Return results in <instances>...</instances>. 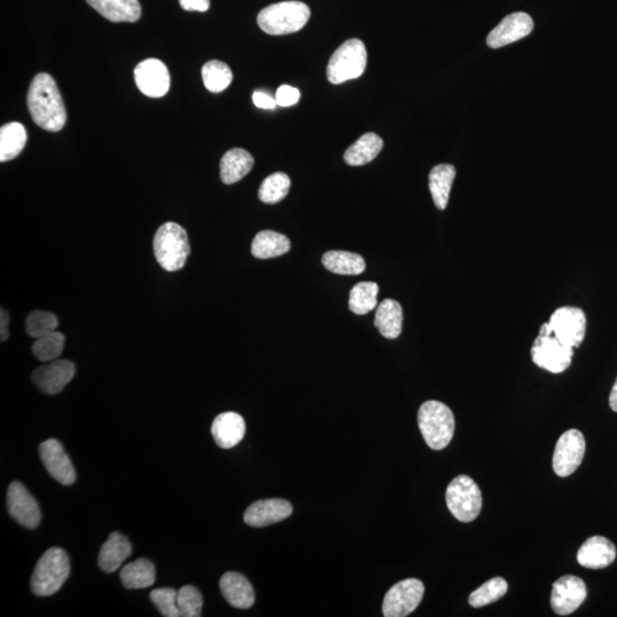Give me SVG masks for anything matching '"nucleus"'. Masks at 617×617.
<instances>
[{
	"label": "nucleus",
	"instance_id": "15",
	"mask_svg": "<svg viewBox=\"0 0 617 617\" xmlns=\"http://www.w3.org/2000/svg\"><path fill=\"white\" fill-rule=\"evenodd\" d=\"M76 373L75 365L66 359H56L34 371L31 375L35 386L46 395L62 392L64 387L71 382Z\"/></svg>",
	"mask_w": 617,
	"mask_h": 617
},
{
	"label": "nucleus",
	"instance_id": "22",
	"mask_svg": "<svg viewBox=\"0 0 617 617\" xmlns=\"http://www.w3.org/2000/svg\"><path fill=\"white\" fill-rule=\"evenodd\" d=\"M103 18L111 22H136L141 18L139 0H86Z\"/></svg>",
	"mask_w": 617,
	"mask_h": 617
},
{
	"label": "nucleus",
	"instance_id": "14",
	"mask_svg": "<svg viewBox=\"0 0 617 617\" xmlns=\"http://www.w3.org/2000/svg\"><path fill=\"white\" fill-rule=\"evenodd\" d=\"M7 509L12 518L28 530L39 526L42 514L37 501L21 483L13 482L8 487Z\"/></svg>",
	"mask_w": 617,
	"mask_h": 617
},
{
	"label": "nucleus",
	"instance_id": "41",
	"mask_svg": "<svg viewBox=\"0 0 617 617\" xmlns=\"http://www.w3.org/2000/svg\"><path fill=\"white\" fill-rule=\"evenodd\" d=\"M253 102L256 107L261 108V109H275L277 107V102L276 99L272 98L270 94L266 93L263 91H256L253 94Z\"/></svg>",
	"mask_w": 617,
	"mask_h": 617
},
{
	"label": "nucleus",
	"instance_id": "43",
	"mask_svg": "<svg viewBox=\"0 0 617 617\" xmlns=\"http://www.w3.org/2000/svg\"><path fill=\"white\" fill-rule=\"evenodd\" d=\"M8 324H10V316H8V312L6 310L2 308V312H0V336H2L0 339H2V342L6 341L8 336H10V332H8Z\"/></svg>",
	"mask_w": 617,
	"mask_h": 617
},
{
	"label": "nucleus",
	"instance_id": "42",
	"mask_svg": "<svg viewBox=\"0 0 617 617\" xmlns=\"http://www.w3.org/2000/svg\"><path fill=\"white\" fill-rule=\"evenodd\" d=\"M180 5L188 12H206L210 10V0H179Z\"/></svg>",
	"mask_w": 617,
	"mask_h": 617
},
{
	"label": "nucleus",
	"instance_id": "33",
	"mask_svg": "<svg viewBox=\"0 0 617 617\" xmlns=\"http://www.w3.org/2000/svg\"><path fill=\"white\" fill-rule=\"evenodd\" d=\"M204 85L212 93H220L229 87L234 75L227 63L212 60L202 69Z\"/></svg>",
	"mask_w": 617,
	"mask_h": 617
},
{
	"label": "nucleus",
	"instance_id": "24",
	"mask_svg": "<svg viewBox=\"0 0 617 617\" xmlns=\"http://www.w3.org/2000/svg\"><path fill=\"white\" fill-rule=\"evenodd\" d=\"M403 320V308L395 300H383L376 308L375 327L386 339L394 340L402 334Z\"/></svg>",
	"mask_w": 617,
	"mask_h": 617
},
{
	"label": "nucleus",
	"instance_id": "34",
	"mask_svg": "<svg viewBox=\"0 0 617 617\" xmlns=\"http://www.w3.org/2000/svg\"><path fill=\"white\" fill-rule=\"evenodd\" d=\"M291 189V179L283 172L268 176L260 187L259 198L264 204H277L286 197Z\"/></svg>",
	"mask_w": 617,
	"mask_h": 617
},
{
	"label": "nucleus",
	"instance_id": "29",
	"mask_svg": "<svg viewBox=\"0 0 617 617\" xmlns=\"http://www.w3.org/2000/svg\"><path fill=\"white\" fill-rule=\"evenodd\" d=\"M323 264L336 275L357 276L366 269L362 255L344 251H330L323 256Z\"/></svg>",
	"mask_w": 617,
	"mask_h": 617
},
{
	"label": "nucleus",
	"instance_id": "28",
	"mask_svg": "<svg viewBox=\"0 0 617 617\" xmlns=\"http://www.w3.org/2000/svg\"><path fill=\"white\" fill-rule=\"evenodd\" d=\"M383 149V140L375 133L360 136L349 149L344 152V162L350 166H362L378 157Z\"/></svg>",
	"mask_w": 617,
	"mask_h": 617
},
{
	"label": "nucleus",
	"instance_id": "18",
	"mask_svg": "<svg viewBox=\"0 0 617 617\" xmlns=\"http://www.w3.org/2000/svg\"><path fill=\"white\" fill-rule=\"evenodd\" d=\"M293 512V507L286 500H260L247 508L244 520L252 527H266L285 520Z\"/></svg>",
	"mask_w": 617,
	"mask_h": 617
},
{
	"label": "nucleus",
	"instance_id": "37",
	"mask_svg": "<svg viewBox=\"0 0 617 617\" xmlns=\"http://www.w3.org/2000/svg\"><path fill=\"white\" fill-rule=\"evenodd\" d=\"M58 317L48 311H32L26 319V331L32 339H39L56 331Z\"/></svg>",
	"mask_w": 617,
	"mask_h": 617
},
{
	"label": "nucleus",
	"instance_id": "38",
	"mask_svg": "<svg viewBox=\"0 0 617 617\" xmlns=\"http://www.w3.org/2000/svg\"><path fill=\"white\" fill-rule=\"evenodd\" d=\"M178 608L183 617H199L203 610V596L197 588L184 586L178 592Z\"/></svg>",
	"mask_w": 617,
	"mask_h": 617
},
{
	"label": "nucleus",
	"instance_id": "3",
	"mask_svg": "<svg viewBox=\"0 0 617 617\" xmlns=\"http://www.w3.org/2000/svg\"><path fill=\"white\" fill-rule=\"evenodd\" d=\"M154 253L159 266L168 272L181 270L190 254L187 231L174 222L158 228L154 238Z\"/></svg>",
	"mask_w": 617,
	"mask_h": 617
},
{
	"label": "nucleus",
	"instance_id": "25",
	"mask_svg": "<svg viewBox=\"0 0 617 617\" xmlns=\"http://www.w3.org/2000/svg\"><path fill=\"white\" fill-rule=\"evenodd\" d=\"M254 166L250 152L235 148L227 152L220 164V174L224 184H234L245 178Z\"/></svg>",
	"mask_w": 617,
	"mask_h": 617
},
{
	"label": "nucleus",
	"instance_id": "2",
	"mask_svg": "<svg viewBox=\"0 0 617 617\" xmlns=\"http://www.w3.org/2000/svg\"><path fill=\"white\" fill-rule=\"evenodd\" d=\"M418 422L424 442L434 451H442L452 442L455 418L450 407L438 400H429L420 407Z\"/></svg>",
	"mask_w": 617,
	"mask_h": 617
},
{
	"label": "nucleus",
	"instance_id": "5",
	"mask_svg": "<svg viewBox=\"0 0 617 617\" xmlns=\"http://www.w3.org/2000/svg\"><path fill=\"white\" fill-rule=\"evenodd\" d=\"M310 19V8L302 2L272 4L258 15L261 30L271 36L294 34L302 29Z\"/></svg>",
	"mask_w": 617,
	"mask_h": 617
},
{
	"label": "nucleus",
	"instance_id": "30",
	"mask_svg": "<svg viewBox=\"0 0 617 617\" xmlns=\"http://www.w3.org/2000/svg\"><path fill=\"white\" fill-rule=\"evenodd\" d=\"M27 131L20 123H8L0 128V162L18 157L26 147Z\"/></svg>",
	"mask_w": 617,
	"mask_h": 617
},
{
	"label": "nucleus",
	"instance_id": "17",
	"mask_svg": "<svg viewBox=\"0 0 617 617\" xmlns=\"http://www.w3.org/2000/svg\"><path fill=\"white\" fill-rule=\"evenodd\" d=\"M533 29H534V22L531 16L524 12H517L506 16L499 26L490 32L487 45L494 50L507 46L509 44L527 37Z\"/></svg>",
	"mask_w": 617,
	"mask_h": 617
},
{
	"label": "nucleus",
	"instance_id": "10",
	"mask_svg": "<svg viewBox=\"0 0 617 617\" xmlns=\"http://www.w3.org/2000/svg\"><path fill=\"white\" fill-rule=\"evenodd\" d=\"M586 439L582 432L571 429L557 442L552 467L557 476L568 477L578 470L586 454Z\"/></svg>",
	"mask_w": 617,
	"mask_h": 617
},
{
	"label": "nucleus",
	"instance_id": "12",
	"mask_svg": "<svg viewBox=\"0 0 617 617\" xmlns=\"http://www.w3.org/2000/svg\"><path fill=\"white\" fill-rule=\"evenodd\" d=\"M587 586L582 579L574 575H565L552 586L551 607L560 616L574 613L586 602Z\"/></svg>",
	"mask_w": 617,
	"mask_h": 617
},
{
	"label": "nucleus",
	"instance_id": "40",
	"mask_svg": "<svg viewBox=\"0 0 617 617\" xmlns=\"http://www.w3.org/2000/svg\"><path fill=\"white\" fill-rule=\"evenodd\" d=\"M300 96H301V93H300L298 88L283 85L278 88L275 99L277 106L291 107L299 102Z\"/></svg>",
	"mask_w": 617,
	"mask_h": 617
},
{
	"label": "nucleus",
	"instance_id": "27",
	"mask_svg": "<svg viewBox=\"0 0 617 617\" xmlns=\"http://www.w3.org/2000/svg\"><path fill=\"white\" fill-rule=\"evenodd\" d=\"M291 250L290 239L279 232L264 230L255 236L252 243V254L256 259L278 258Z\"/></svg>",
	"mask_w": 617,
	"mask_h": 617
},
{
	"label": "nucleus",
	"instance_id": "36",
	"mask_svg": "<svg viewBox=\"0 0 617 617\" xmlns=\"http://www.w3.org/2000/svg\"><path fill=\"white\" fill-rule=\"evenodd\" d=\"M508 591L507 581L503 578H494L487 581L483 586L472 592L469 597V604L472 607L480 608L498 602Z\"/></svg>",
	"mask_w": 617,
	"mask_h": 617
},
{
	"label": "nucleus",
	"instance_id": "13",
	"mask_svg": "<svg viewBox=\"0 0 617 617\" xmlns=\"http://www.w3.org/2000/svg\"><path fill=\"white\" fill-rule=\"evenodd\" d=\"M136 86L149 98H163L170 91L171 77L165 63L158 59H147L134 70Z\"/></svg>",
	"mask_w": 617,
	"mask_h": 617
},
{
	"label": "nucleus",
	"instance_id": "7",
	"mask_svg": "<svg viewBox=\"0 0 617 617\" xmlns=\"http://www.w3.org/2000/svg\"><path fill=\"white\" fill-rule=\"evenodd\" d=\"M531 354L536 366L552 374H559L571 366L574 348L560 342L547 323L541 327Z\"/></svg>",
	"mask_w": 617,
	"mask_h": 617
},
{
	"label": "nucleus",
	"instance_id": "35",
	"mask_svg": "<svg viewBox=\"0 0 617 617\" xmlns=\"http://www.w3.org/2000/svg\"><path fill=\"white\" fill-rule=\"evenodd\" d=\"M64 343H66V338L62 333L54 331L36 340L32 344V352L39 362H53L62 354Z\"/></svg>",
	"mask_w": 617,
	"mask_h": 617
},
{
	"label": "nucleus",
	"instance_id": "44",
	"mask_svg": "<svg viewBox=\"0 0 617 617\" xmlns=\"http://www.w3.org/2000/svg\"><path fill=\"white\" fill-rule=\"evenodd\" d=\"M610 406L613 411L617 413V379L615 381L614 387L612 389L610 396Z\"/></svg>",
	"mask_w": 617,
	"mask_h": 617
},
{
	"label": "nucleus",
	"instance_id": "1",
	"mask_svg": "<svg viewBox=\"0 0 617 617\" xmlns=\"http://www.w3.org/2000/svg\"><path fill=\"white\" fill-rule=\"evenodd\" d=\"M27 104L31 118L43 130L59 132L66 125V107L52 76L38 74L32 79Z\"/></svg>",
	"mask_w": 617,
	"mask_h": 617
},
{
	"label": "nucleus",
	"instance_id": "11",
	"mask_svg": "<svg viewBox=\"0 0 617 617\" xmlns=\"http://www.w3.org/2000/svg\"><path fill=\"white\" fill-rule=\"evenodd\" d=\"M560 342L572 348H579L586 338L587 317L582 308L562 307L557 308L548 323Z\"/></svg>",
	"mask_w": 617,
	"mask_h": 617
},
{
	"label": "nucleus",
	"instance_id": "8",
	"mask_svg": "<svg viewBox=\"0 0 617 617\" xmlns=\"http://www.w3.org/2000/svg\"><path fill=\"white\" fill-rule=\"evenodd\" d=\"M447 507L459 522L471 523L483 507L482 491L475 480L466 475L453 479L446 491Z\"/></svg>",
	"mask_w": 617,
	"mask_h": 617
},
{
	"label": "nucleus",
	"instance_id": "21",
	"mask_svg": "<svg viewBox=\"0 0 617 617\" xmlns=\"http://www.w3.org/2000/svg\"><path fill=\"white\" fill-rule=\"evenodd\" d=\"M220 588L224 599L232 607L239 610H248L253 606L255 602V592L253 587L245 576L237 572H228L220 580Z\"/></svg>",
	"mask_w": 617,
	"mask_h": 617
},
{
	"label": "nucleus",
	"instance_id": "39",
	"mask_svg": "<svg viewBox=\"0 0 617 617\" xmlns=\"http://www.w3.org/2000/svg\"><path fill=\"white\" fill-rule=\"evenodd\" d=\"M150 600L165 617H180L178 591L171 588L156 589L151 591Z\"/></svg>",
	"mask_w": 617,
	"mask_h": 617
},
{
	"label": "nucleus",
	"instance_id": "20",
	"mask_svg": "<svg viewBox=\"0 0 617 617\" xmlns=\"http://www.w3.org/2000/svg\"><path fill=\"white\" fill-rule=\"evenodd\" d=\"M246 432L245 420L235 412H226L216 416L212 424V435L218 446L229 450L244 439Z\"/></svg>",
	"mask_w": 617,
	"mask_h": 617
},
{
	"label": "nucleus",
	"instance_id": "16",
	"mask_svg": "<svg viewBox=\"0 0 617 617\" xmlns=\"http://www.w3.org/2000/svg\"><path fill=\"white\" fill-rule=\"evenodd\" d=\"M40 459L45 466L48 474L56 482L70 486L76 482V471L69 456L60 442L56 439H47L40 444Z\"/></svg>",
	"mask_w": 617,
	"mask_h": 617
},
{
	"label": "nucleus",
	"instance_id": "6",
	"mask_svg": "<svg viewBox=\"0 0 617 617\" xmlns=\"http://www.w3.org/2000/svg\"><path fill=\"white\" fill-rule=\"evenodd\" d=\"M366 46L359 39H349L333 53L327 66V78L339 85L348 80L359 78L366 69Z\"/></svg>",
	"mask_w": 617,
	"mask_h": 617
},
{
	"label": "nucleus",
	"instance_id": "32",
	"mask_svg": "<svg viewBox=\"0 0 617 617\" xmlns=\"http://www.w3.org/2000/svg\"><path fill=\"white\" fill-rule=\"evenodd\" d=\"M378 284L373 282L357 284L350 292L349 308L356 315H367L378 307Z\"/></svg>",
	"mask_w": 617,
	"mask_h": 617
},
{
	"label": "nucleus",
	"instance_id": "9",
	"mask_svg": "<svg viewBox=\"0 0 617 617\" xmlns=\"http://www.w3.org/2000/svg\"><path fill=\"white\" fill-rule=\"evenodd\" d=\"M424 595V584L418 579H407L396 583L383 600V615L405 617L419 607Z\"/></svg>",
	"mask_w": 617,
	"mask_h": 617
},
{
	"label": "nucleus",
	"instance_id": "31",
	"mask_svg": "<svg viewBox=\"0 0 617 617\" xmlns=\"http://www.w3.org/2000/svg\"><path fill=\"white\" fill-rule=\"evenodd\" d=\"M120 580L124 587L131 590L149 588L156 581L155 565L144 558L127 564L120 572Z\"/></svg>",
	"mask_w": 617,
	"mask_h": 617
},
{
	"label": "nucleus",
	"instance_id": "19",
	"mask_svg": "<svg viewBox=\"0 0 617 617\" xmlns=\"http://www.w3.org/2000/svg\"><path fill=\"white\" fill-rule=\"evenodd\" d=\"M616 558L614 543L604 536H592L581 546L578 563L590 570H602L610 566Z\"/></svg>",
	"mask_w": 617,
	"mask_h": 617
},
{
	"label": "nucleus",
	"instance_id": "23",
	"mask_svg": "<svg viewBox=\"0 0 617 617\" xmlns=\"http://www.w3.org/2000/svg\"><path fill=\"white\" fill-rule=\"evenodd\" d=\"M132 555V544L130 541L118 532L111 533L109 539L103 544L99 554V566L103 572L114 573L122 567V565Z\"/></svg>",
	"mask_w": 617,
	"mask_h": 617
},
{
	"label": "nucleus",
	"instance_id": "4",
	"mask_svg": "<svg viewBox=\"0 0 617 617\" xmlns=\"http://www.w3.org/2000/svg\"><path fill=\"white\" fill-rule=\"evenodd\" d=\"M70 562L61 548H51L40 557L31 576V591L38 597L53 596L69 578Z\"/></svg>",
	"mask_w": 617,
	"mask_h": 617
},
{
	"label": "nucleus",
	"instance_id": "26",
	"mask_svg": "<svg viewBox=\"0 0 617 617\" xmlns=\"http://www.w3.org/2000/svg\"><path fill=\"white\" fill-rule=\"evenodd\" d=\"M455 176V167L451 164H440L432 168L429 174V189L436 207L440 211H444L448 205Z\"/></svg>",
	"mask_w": 617,
	"mask_h": 617
}]
</instances>
